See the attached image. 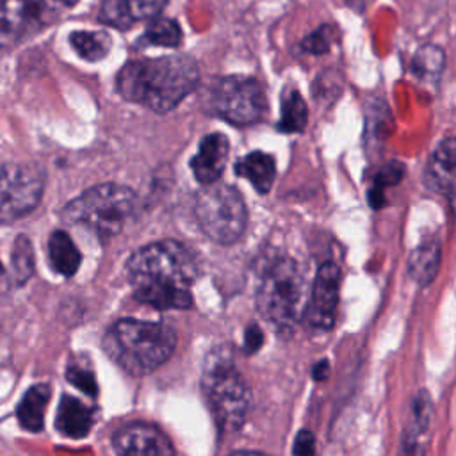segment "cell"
Instances as JSON below:
<instances>
[{"mask_svg":"<svg viewBox=\"0 0 456 456\" xmlns=\"http://www.w3.org/2000/svg\"><path fill=\"white\" fill-rule=\"evenodd\" d=\"M134 296L157 310H185L192 305L191 287L198 276L192 255L176 240L151 242L126 262Z\"/></svg>","mask_w":456,"mask_h":456,"instance_id":"cell-1","label":"cell"},{"mask_svg":"<svg viewBox=\"0 0 456 456\" xmlns=\"http://www.w3.org/2000/svg\"><path fill=\"white\" fill-rule=\"evenodd\" d=\"M200 82L196 61L185 53L134 59L116 77L118 93L134 103L164 114L189 96Z\"/></svg>","mask_w":456,"mask_h":456,"instance_id":"cell-2","label":"cell"},{"mask_svg":"<svg viewBox=\"0 0 456 456\" xmlns=\"http://www.w3.org/2000/svg\"><path fill=\"white\" fill-rule=\"evenodd\" d=\"M103 351L132 376H144L167 362L176 331L164 322L121 319L103 335Z\"/></svg>","mask_w":456,"mask_h":456,"instance_id":"cell-3","label":"cell"},{"mask_svg":"<svg viewBox=\"0 0 456 456\" xmlns=\"http://www.w3.org/2000/svg\"><path fill=\"white\" fill-rule=\"evenodd\" d=\"M137 196L132 189L119 183L94 185L62 208V221L86 228L100 239L119 233L132 217Z\"/></svg>","mask_w":456,"mask_h":456,"instance_id":"cell-4","label":"cell"},{"mask_svg":"<svg viewBox=\"0 0 456 456\" xmlns=\"http://www.w3.org/2000/svg\"><path fill=\"white\" fill-rule=\"evenodd\" d=\"M201 387L217 428L224 433L239 431L249 413L251 392L230 353L216 351L207 358Z\"/></svg>","mask_w":456,"mask_h":456,"instance_id":"cell-5","label":"cell"},{"mask_svg":"<svg viewBox=\"0 0 456 456\" xmlns=\"http://www.w3.org/2000/svg\"><path fill=\"white\" fill-rule=\"evenodd\" d=\"M305 280L290 256L276 258L262 274L256 289V308L281 331H290L301 315Z\"/></svg>","mask_w":456,"mask_h":456,"instance_id":"cell-6","label":"cell"},{"mask_svg":"<svg viewBox=\"0 0 456 456\" xmlns=\"http://www.w3.org/2000/svg\"><path fill=\"white\" fill-rule=\"evenodd\" d=\"M196 217L203 233L219 244L237 242L248 224V210L233 185L208 183L196 198Z\"/></svg>","mask_w":456,"mask_h":456,"instance_id":"cell-7","label":"cell"},{"mask_svg":"<svg viewBox=\"0 0 456 456\" xmlns=\"http://www.w3.org/2000/svg\"><path fill=\"white\" fill-rule=\"evenodd\" d=\"M210 110L221 119L246 126L258 123L267 110V98L262 84L251 77H217L208 86Z\"/></svg>","mask_w":456,"mask_h":456,"instance_id":"cell-8","label":"cell"},{"mask_svg":"<svg viewBox=\"0 0 456 456\" xmlns=\"http://www.w3.org/2000/svg\"><path fill=\"white\" fill-rule=\"evenodd\" d=\"M78 0H0V48H11L21 39L53 23Z\"/></svg>","mask_w":456,"mask_h":456,"instance_id":"cell-9","label":"cell"},{"mask_svg":"<svg viewBox=\"0 0 456 456\" xmlns=\"http://www.w3.org/2000/svg\"><path fill=\"white\" fill-rule=\"evenodd\" d=\"M45 191V173L30 164H0V223L32 212Z\"/></svg>","mask_w":456,"mask_h":456,"instance_id":"cell-10","label":"cell"},{"mask_svg":"<svg viewBox=\"0 0 456 456\" xmlns=\"http://www.w3.org/2000/svg\"><path fill=\"white\" fill-rule=\"evenodd\" d=\"M340 269L333 262H324L314 280L308 301L303 308L306 324L314 330H330L335 322L338 305Z\"/></svg>","mask_w":456,"mask_h":456,"instance_id":"cell-11","label":"cell"},{"mask_svg":"<svg viewBox=\"0 0 456 456\" xmlns=\"http://www.w3.org/2000/svg\"><path fill=\"white\" fill-rule=\"evenodd\" d=\"M112 447L125 456H169L175 454L171 440L155 426L130 422L112 435Z\"/></svg>","mask_w":456,"mask_h":456,"instance_id":"cell-12","label":"cell"},{"mask_svg":"<svg viewBox=\"0 0 456 456\" xmlns=\"http://www.w3.org/2000/svg\"><path fill=\"white\" fill-rule=\"evenodd\" d=\"M167 2L169 0H102L98 18L105 25L126 30L137 21L159 16Z\"/></svg>","mask_w":456,"mask_h":456,"instance_id":"cell-13","label":"cell"},{"mask_svg":"<svg viewBox=\"0 0 456 456\" xmlns=\"http://www.w3.org/2000/svg\"><path fill=\"white\" fill-rule=\"evenodd\" d=\"M230 151V141L224 134H208L200 141V148L191 160L194 178L201 185H208L219 180L226 166Z\"/></svg>","mask_w":456,"mask_h":456,"instance_id":"cell-14","label":"cell"},{"mask_svg":"<svg viewBox=\"0 0 456 456\" xmlns=\"http://www.w3.org/2000/svg\"><path fill=\"white\" fill-rule=\"evenodd\" d=\"M424 183L428 189L438 194H445L449 201L454 196V137L447 135L440 141L436 150L431 153L426 169Z\"/></svg>","mask_w":456,"mask_h":456,"instance_id":"cell-15","label":"cell"},{"mask_svg":"<svg viewBox=\"0 0 456 456\" xmlns=\"http://www.w3.org/2000/svg\"><path fill=\"white\" fill-rule=\"evenodd\" d=\"M94 422H96V408H91L80 399L68 394L61 397L57 417H55V428L61 435L75 440L84 438L91 431Z\"/></svg>","mask_w":456,"mask_h":456,"instance_id":"cell-16","label":"cell"},{"mask_svg":"<svg viewBox=\"0 0 456 456\" xmlns=\"http://www.w3.org/2000/svg\"><path fill=\"white\" fill-rule=\"evenodd\" d=\"M433 404L429 394L426 390H419L411 397V410L410 420L406 424L404 438H403V451L404 452H422L424 451V438L428 436V429L431 424Z\"/></svg>","mask_w":456,"mask_h":456,"instance_id":"cell-17","label":"cell"},{"mask_svg":"<svg viewBox=\"0 0 456 456\" xmlns=\"http://www.w3.org/2000/svg\"><path fill=\"white\" fill-rule=\"evenodd\" d=\"M235 173L246 178L255 191L265 194L271 191L276 175L274 157L265 151H251L235 162Z\"/></svg>","mask_w":456,"mask_h":456,"instance_id":"cell-18","label":"cell"},{"mask_svg":"<svg viewBox=\"0 0 456 456\" xmlns=\"http://www.w3.org/2000/svg\"><path fill=\"white\" fill-rule=\"evenodd\" d=\"M52 388L46 383L30 387L16 408V419L20 426L30 433H37L45 424V410L50 401Z\"/></svg>","mask_w":456,"mask_h":456,"instance_id":"cell-19","label":"cell"},{"mask_svg":"<svg viewBox=\"0 0 456 456\" xmlns=\"http://www.w3.org/2000/svg\"><path fill=\"white\" fill-rule=\"evenodd\" d=\"M48 260L57 274L69 278L78 271L82 255L66 232L55 230L48 239Z\"/></svg>","mask_w":456,"mask_h":456,"instance_id":"cell-20","label":"cell"},{"mask_svg":"<svg viewBox=\"0 0 456 456\" xmlns=\"http://www.w3.org/2000/svg\"><path fill=\"white\" fill-rule=\"evenodd\" d=\"M445 69V52L438 45L426 43L417 48L411 57L410 71L411 75L424 84H438Z\"/></svg>","mask_w":456,"mask_h":456,"instance_id":"cell-21","label":"cell"},{"mask_svg":"<svg viewBox=\"0 0 456 456\" xmlns=\"http://www.w3.org/2000/svg\"><path fill=\"white\" fill-rule=\"evenodd\" d=\"M438 265H440V246L433 240H428L411 251L408 260V274L413 281L426 287L435 280L438 273Z\"/></svg>","mask_w":456,"mask_h":456,"instance_id":"cell-22","label":"cell"},{"mask_svg":"<svg viewBox=\"0 0 456 456\" xmlns=\"http://www.w3.org/2000/svg\"><path fill=\"white\" fill-rule=\"evenodd\" d=\"M73 50L89 62L102 61L112 48V37L105 30H75L69 34Z\"/></svg>","mask_w":456,"mask_h":456,"instance_id":"cell-23","label":"cell"},{"mask_svg":"<svg viewBox=\"0 0 456 456\" xmlns=\"http://www.w3.org/2000/svg\"><path fill=\"white\" fill-rule=\"evenodd\" d=\"M183 41V32L182 27L176 20L173 18H164V16H155L148 20L146 30L141 37L142 46H164V48H178Z\"/></svg>","mask_w":456,"mask_h":456,"instance_id":"cell-24","label":"cell"},{"mask_svg":"<svg viewBox=\"0 0 456 456\" xmlns=\"http://www.w3.org/2000/svg\"><path fill=\"white\" fill-rule=\"evenodd\" d=\"M306 121H308V109L303 96L299 94V91L287 87L281 93L278 130L285 134L301 132L306 126Z\"/></svg>","mask_w":456,"mask_h":456,"instance_id":"cell-25","label":"cell"},{"mask_svg":"<svg viewBox=\"0 0 456 456\" xmlns=\"http://www.w3.org/2000/svg\"><path fill=\"white\" fill-rule=\"evenodd\" d=\"M12 274L18 285H23L34 274V249L27 235H18L11 251Z\"/></svg>","mask_w":456,"mask_h":456,"instance_id":"cell-26","label":"cell"},{"mask_svg":"<svg viewBox=\"0 0 456 456\" xmlns=\"http://www.w3.org/2000/svg\"><path fill=\"white\" fill-rule=\"evenodd\" d=\"M403 169H404L403 164L390 162L378 173V176L374 178V185L369 192V205L370 207L379 208L383 205V189L388 187V185L397 183L403 178Z\"/></svg>","mask_w":456,"mask_h":456,"instance_id":"cell-27","label":"cell"},{"mask_svg":"<svg viewBox=\"0 0 456 456\" xmlns=\"http://www.w3.org/2000/svg\"><path fill=\"white\" fill-rule=\"evenodd\" d=\"M66 378L78 390H82L86 395H89L93 399L98 395V383H96L94 372L89 367H84V365H78V363H71L68 367V370H66Z\"/></svg>","mask_w":456,"mask_h":456,"instance_id":"cell-28","label":"cell"},{"mask_svg":"<svg viewBox=\"0 0 456 456\" xmlns=\"http://www.w3.org/2000/svg\"><path fill=\"white\" fill-rule=\"evenodd\" d=\"M331 37H333V27L331 25H319L314 32H310L303 41H301V48L308 53L314 55H322L326 52H330L331 46Z\"/></svg>","mask_w":456,"mask_h":456,"instance_id":"cell-29","label":"cell"},{"mask_svg":"<svg viewBox=\"0 0 456 456\" xmlns=\"http://www.w3.org/2000/svg\"><path fill=\"white\" fill-rule=\"evenodd\" d=\"M264 344V333L256 324H249L244 331V351L248 354L256 353Z\"/></svg>","mask_w":456,"mask_h":456,"instance_id":"cell-30","label":"cell"},{"mask_svg":"<svg viewBox=\"0 0 456 456\" xmlns=\"http://www.w3.org/2000/svg\"><path fill=\"white\" fill-rule=\"evenodd\" d=\"M294 454H314L315 452V438L310 431L303 429L296 435L294 445H292Z\"/></svg>","mask_w":456,"mask_h":456,"instance_id":"cell-31","label":"cell"},{"mask_svg":"<svg viewBox=\"0 0 456 456\" xmlns=\"http://www.w3.org/2000/svg\"><path fill=\"white\" fill-rule=\"evenodd\" d=\"M328 369H330V363L328 360H321L314 365L312 369V376L317 379V381H322L326 376H328Z\"/></svg>","mask_w":456,"mask_h":456,"instance_id":"cell-32","label":"cell"},{"mask_svg":"<svg viewBox=\"0 0 456 456\" xmlns=\"http://www.w3.org/2000/svg\"><path fill=\"white\" fill-rule=\"evenodd\" d=\"M354 11H363V5H365V0H346Z\"/></svg>","mask_w":456,"mask_h":456,"instance_id":"cell-33","label":"cell"},{"mask_svg":"<svg viewBox=\"0 0 456 456\" xmlns=\"http://www.w3.org/2000/svg\"><path fill=\"white\" fill-rule=\"evenodd\" d=\"M0 274H2V262H0Z\"/></svg>","mask_w":456,"mask_h":456,"instance_id":"cell-34","label":"cell"}]
</instances>
